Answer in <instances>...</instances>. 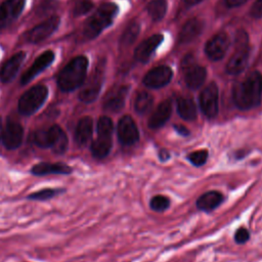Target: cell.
<instances>
[{
    "instance_id": "cell-1",
    "label": "cell",
    "mask_w": 262,
    "mask_h": 262,
    "mask_svg": "<svg viewBox=\"0 0 262 262\" xmlns=\"http://www.w3.org/2000/svg\"><path fill=\"white\" fill-rule=\"evenodd\" d=\"M262 77L259 72H252L233 88V100L241 110H249L260 103Z\"/></svg>"
},
{
    "instance_id": "cell-2",
    "label": "cell",
    "mask_w": 262,
    "mask_h": 262,
    "mask_svg": "<svg viewBox=\"0 0 262 262\" xmlns=\"http://www.w3.org/2000/svg\"><path fill=\"white\" fill-rule=\"evenodd\" d=\"M88 60L85 56H77L72 59L59 73L57 85L62 91H72L84 83Z\"/></svg>"
},
{
    "instance_id": "cell-3",
    "label": "cell",
    "mask_w": 262,
    "mask_h": 262,
    "mask_svg": "<svg viewBox=\"0 0 262 262\" xmlns=\"http://www.w3.org/2000/svg\"><path fill=\"white\" fill-rule=\"evenodd\" d=\"M118 6L115 3L107 2L99 6V8L87 19L83 28V35L86 39H93L97 37L102 30L108 27L116 14L118 13Z\"/></svg>"
},
{
    "instance_id": "cell-4",
    "label": "cell",
    "mask_w": 262,
    "mask_h": 262,
    "mask_svg": "<svg viewBox=\"0 0 262 262\" xmlns=\"http://www.w3.org/2000/svg\"><path fill=\"white\" fill-rule=\"evenodd\" d=\"M33 143L39 147H50L56 154H63L68 148V136L58 126L40 129L32 134Z\"/></svg>"
},
{
    "instance_id": "cell-5",
    "label": "cell",
    "mask_w": 262,
    "mask_h": 262,
    "mask_svg": "<svg viewBox=\"0 0 262 262\" xmlns=\"http://www.w3.org/2000/svg\"><path fill=\"white\" fill-rule=\"evenodd\" d=\"M97 137L91 144V154L96 159L105 158L112 148V135L114 131L113 121L106 117L102 116L97 122Z\"/></svg>"
},
{
    "instance_id": "cell-6",
    "label": "cell",
    "mask_w": 262,
    "mask_h": 262,
    "mask_svg": "<svg viewBox=\"0 0 262 262\" xmlns=\"http://www.w3.org/2000/svg\"><path fill=\"white\" fill-rule=\"evenodd\" d=\"M48 90L43 85H37L25 92L18 100V112L21 115H33L45 101Z\"/></svg>"
},
{
    "instance_id": "cell-7",
    "label": "cell",
    "mask_w": 262,
    "mask_h": 262,
    "mask_svg": "<svg viewBox=\"0 0 262 262\" xmlns=\"http://www.w3.org/2000/svg\"><path fill=\"white\" fill-rule=\"evenodd\" d=\"M102 73V67L101 64H98V67L95 69L92 75L84 83L79 93V98L81 101L85 103H90L96 99L101 88Z\"/></svg>"
},
{
    "instance_id": "cell-8",
    "label": "cell",
    "mask_w": 262,
    "mask_h": 262,
    "mask_svg": "<svg viewBox=\"0 0 262 262\" xmlns=\"http://www.w3.org/2000/svg\"><path fill=\"white\" fill-rule=\"evenodd\" d=\"M59 25V17L58 16H51L44 20L43 23L39 24L38 26L34 27L32 30L28 31L25 35V39L27 42L30 43H39L47 39L52 33L57 29Z\"/></svg>"
},
{
    "instance_id": "cell-9",
    "label": "cell",
    "mask_w": 262,
    "mask_h": 262,
    "mask_svg": "<svg viewBox=\"0 0 262 262\" xmlns=\"http://www.w3.org/2000/svg\"><path fill=\"white\" fill-rule=\"evenodd\" d=\"M200 106L208 118H214L218 114V87L215 83H210L201 92Z\"/></svg>"
},
{
    "instance_id": "cell-10",
    "label": "cell",
    "mask_w": 262,
    "mask_h": 262,
    "mask_svg": "<svg viewBox=\"0 0 262 262\" xmlns=\"http://www.w3.org/2000/svg\"><path fill=\"white\" fill-rule=\"evenodd\" d=\"M118 138L124 145H132L139 139L138 128L130 116H123L118 123Z\"/></svg>"
},
{
    "instance_id": "cell-11",
    "label": "cell",
    "mask_w": 262,
    "mask_h": 262,
    "mask_svg": "<svg viewBox=\"0 0 262 262\" xmlns=\"http://www.w3.org/2000/svg\"><path fill=\"white\" fill-rule=\"evenodd\" d=\"M229 46V38L226 33H218L214 35L206 44V53L213 60L221 59Z\"/></svg>"
},
{
    "instance_id": "cell-12",
    "label": "cell",
    "mask_w": 262,
    "mask_h": 262,
    "mask_svg": "<svg viewBox=\"0 0 262 262\" xmlns=\"http://www.w3.org/2000/svg\"><path fill=\"white\" fill-rule=\"evenodd\" d=\"M24 138V129L18 122L8 121L2 133V142L7 149H15L20 146Z\"/></svg>"
},
{
    "instance_id": "cell-13",
    "label": "cell",
    "mask_w": 262,
    "mask_h": 262,
    "mask_svg": "<svg viewBox=\"0 0 262 262\" xmlns=\"http://www.w3.org/2000/svg\"><path fill=\"white\" fill-rule=\"evenodd\" d=\"M25 5V0H5L0 5V29L7 27L17 18Z\"/></svg>"
},
{
    "instance_id": "cell-14",
    "label": "cell",
    "mask_w": 262,
    "mask_h": 262,
    "mask_svg": "<svg viewBox=\"0 0 262 262\" xmlns=\"http://www.w3.org/2000/svg\"><path fill=\"white\" fill-rule=\"evenodd\" d=\"M172 78V70L167 66H160L150 70L143 78V83L149 88H161Z\"/></svg>"
},
{
    "instance_id": "cell-15",
    "label": "cell",
    "mask_w": 262,
    "mask_h": 262,
    "mask_svg": "<svg viewBox=\"0 0 262 262\" xmlns=\"http://www.w3.org/2000/svg\"><path fill=\"white\" fill-rule=\"evenodd\" d=\"M128 93L127 86H117L112 88L103 99V108L108 112H119L125 103V98Z\"/></svg>"
},
{
    "instance_id": "cell-16",
    "label": "cell",
    "mask_w": 262,
    "mask_h": 262,
    "mask_svg": "<svg viewBox=\"0 0 262 262\" xmlns=\"http://www.w3.org/2000/svg\"><path fill=\"white\" fill-rule=\"evenodd\" d=\"M54 59V53L51 50L44 51L41 55H39L36 60L33 62L31 68L23 75L21 84L29 83L33 78H35L40 72L45 70Z\"/></svg>"
},
{
    "instance_id": "cell-17",
    "label": "cell",
    "mask_w": 262,
    "mask_h": 262,
    "mask_svg": "<svg viewBox=\"0 0 262 262\" xmlns=\"http://www.w3.org/2000/svg\"><path fill=\"white\" fill-rule=\"evenodd\" d=\"M73 169L63 163H47L41 162L34 165L31 169V173L36 176H44L47 174H61L68 175L72 173Z\"/></svg>"
},
{
    "instance_id": "cell-18",
    "label": "cell",
    "mask_w": 262,
    "mask_h": 262,
    "mask_svg": "<svg viewBox=\"0 0 262 262\" xmlns=\"http://www.w3.org/2000/svg\"><path fill=\"white\" fill-rule=\"evenodd\" d=\"M163 35L155 34L141 42L134 51V57L139 61H145L155 49L162 43Z\"/></svg>"
},
{
    "instance_id": "cell-19",
    "label": "cell",
    "mask_w": 262,
    "mask_h": 262,
    "mask_svg": "<svg viewBox=\"0 0 262 262\" xmlns=\"http://www.w3.org/2000/svg\"><path fill=\"white\" fill-rule=\"evenodd\" d=\"M235 51L230 57L226 66V72L231 75H236L244 71L247 66L248 55H249V46L245 47H234Z\"/></svg>"
},
{
    "instance_id": "cell-20",
    "label": "cell",
    "mask_w": 262,
    "mask_h": 262,
    "mask_svg": "<svg viewBox=\"0 0 262 262\" xmlns=\"http://www.w3.org/2000/svg\"><path fill=\"white\" fill-rule=\"evenodd\" d=\"M172 113V102L171 100H164L161 102L155 112L151 114L148 120V127L150 129H158L162 127L170 118Z\"/></svg>"
},
{
    "instance_id": "cell-21",
    "label": "cell",
    "mask_w": 262,
    "mask_h": 262,
    "mask_svg": "<svg viewBox=\"0 0 262 262\" xmlns=\"http://www.w3.org/2000/svg\"><path fill=\"white\" fill-rule=\"evenodd\" d=\"M25 52L20 51L15 53L14 55H12L1 68L0 70V79L2 82L6 83L9 82L10 80L13 79V77L15 76V74L17 73L21 62L25 59Z\"/></svg>"
},
{
    "instance_id": "cell-22",
    "label": "cell",
    "mask_w": 262,
    "mask_h": 262,
    "mask_svg": "<svg viewBox=\"0 0 262 262\" xmlns=\"http://www.w3.org/2000/svg\"><path fill=\"white\" fill-rule=\"evenodd\" d=\"M93 132V121L90 117H83L80 119L76 131L75 139L79 145H86L91 139Z\"/></svg>"
},
{
    "instance_id": "cell-23",
    "label": "cell",
    "mask_w": 262,
    "mask_h": 262,
    "mask_svg": "<svg viewBox=\"0 0 262 262\" xmlns=\"http://www.w3.org/2000/svg\"><path fill=\"white\" fill-rule=\"evenodd\" d=\"M203 29V23L198 18H191L186 21L180 30L178 40L180 43H187L196 38Z\"/></svg>"
},
{
    "instance_id": "cell-24",
    "label": "cell",
    "mask_w": 262,
    "mask_h": 262,
    "mask_svg": "<svg viewBox=\"0 0 262 262\" xmlns=\"http://www.w3.org/2000/svg\"><path fill=\"white\" fill-rule=\"evenodd\" d=\"M185 83L190 89H198L206 79V69L202 66L193 64L185 70Z\"/></svg>"
},
{
    "instance_id": "cell-25",
    "label": "cell",
    "mask_w": 262,
    "mask_h": 262,
    "mask_svg": "<svg viewBox=\"0 0 262 262\" xmlns=\"http://www.w3.org/2000/svg\"><path fill=\"white\" fill-rule=\"evenodd\" d=\"M223 201V195L216 190L207 191L196 201V207L202 211H212L218 207Z\"/></svg>"
},
{
    "instance_id": "cell-26",
    "label": "cell",
    "mask_w": 262,
    "mask_h": 262,
    "mask_svg": "<svg viewBox=\"0 0 262 262\" xmlns=\"http://www.w3.org/2000/svg\"><path fill=\"white\" fill-rule=\"evenodd\" d=\"M177 112L179 116L186 121H191L196 118L195 104L191 99L186 97H180L177 100Z\"/></svg>"
},
{
    "instance_id": "cell-27",
    "label": "cell",
    "mask_w": 262,
    "mask_h": 262,
    "mask_svg": "<svg viewBox=\"0 0 262 262\" xmlns=\"http://www.w3.org/2000/svg\"><path fill=\"white\" fill-rule=\"evenodd\" d=\"M147 12L150 18L155 21L161 20L167 10V3L166 0H152L151 2L148 3L147 7Z\"/></svg>"
},
{
    "instance_id": "cell-28",
    "label": "cell",
    "mask_w": 262,
    "mask_h": 262,
    "mask_svg": "<svg viewBox=\"0 0 262 262\" xmlns=\"http://www.w3.org/2000/svg\"><path fill=\"white\" fill-rule=\"evenodd\" d=\"M152 101H154L152 96L149 93L145 91L139 92L135 99L134 108L138 114H145L150 110L152 105Z\"/></svg>"
},
{
    "instance_id": "cell-29",
    "label": "cell",
    "mask_w": 262,
    "mask_h": 262,
    "mask_svg": "<svg viewBox=\"0 0 262 262\" xmlns=\"http://www.w3.org/2000/svg\"><path fill=\"white\" fill-rule=\"evenodd\" d=\"M139 24L136 23V21H133L131 24H129V26L125 29L124 33L122 34V37H121V45L123 47H127V46H130L134 41L135 39L137 38L138 34H139Z\"/></svg>"
},
{
    "instance_id": "cell-30",
    "label": "cell",
    "mask_w": 262,
    "mask_h": 262,
    "mask_svg": "<svg viewBox=\"0 0 262 262\" xmlns=\"http://www.w3.org/2000/svg\"><path fill=\"white\" fill-rule=\"evenodd\" d=\"M60 191H63V190L58 188H43L31 193L28 198L34 201H47L52 199L56 194L60 193Z\"/></svg>"
},
{
    "instance_id": "cell-31",
    "label": "cell",
    "mask_w": 262,
    "mask_h": 262,
    "mask_svg": "<svg viewBox=\"0 0 262 262\" xmlns=\"http://www.w3.org/2000/svg\"><path fill=\"white\" fill-rule=\"evenodd\" d=\"M170 205V200L165 195H156L150 200V208L154 211L162 212L166 210Z\"/></svg>"
},
{
    "instance_id": "cell-32",
    "label": "cell",
    "mask_w": 262,
    "mask_h": 262,
    "mask_svg": "<svg viewBox=\"0 0 262 262\" xmlns=\"http://www.w3.org/2000/svg\"><path fill=\"white\" fill-rule=\"evenodd\" d=\"M57 5H58L57 0H42L38 5L36 12L38 15H45L53 11Z\"/></svg>"
},
{
    "instance_id": "cell-33",
    "label": "cell",
    "mask_w": 262,
    "mask_h": 262,
    "mask_svg": "<svg viewBox=\"0 0 262 262\" xmlns=\"http://www.w3.org/2000/svg\"><path fill=\"white\" fill-rule=\"evenodd\" d=\"M188 160L191 164H193L194 166H202L204 165L206 162H207V159H208V152L207 150L205 149H202V150H195L191 154L188 155Z\"/></svg>"
},
{
    "instance_id": "cell-34",
    "label": "cell",
    "mask_w": 262,
    "mask_h": 262,
    "mask_svg": "<svg viewBox=\"0 0 262 262\" xmlns=\"http://www.w3.org/2000/svg\"><path fill=\"white\" fill-rule=\"evenodd\" d=\"M92 7H93V3L91 0H80L76 3L74 7V14L76 16L85 14L88 11H90Z\"/></svg>"
},
{
    "instance_id": "cell-35",
    "label": "cell",
    "mask_w": 262,
    "mask_h": 262,
    "mask_svg": "<svg viewBox=\"0 0 262 262\" xmlns=\"http://www.w3.org/2000/svg\"><path fill=\"white\" fill-rule=\"evenodd\" d=\"M249 46V37L244 30H238L234 38V47Z\"/></svg>"
},
{
    "instance_id": "cell-36",
    "label": "cell",
    "mask_w": 262,
    "mask_h": 262,
    "mask_svg": "<svg viewBox=\"0 0 262 262\" xmlns=\"http://www.w3.org/2000/svg\"><path fill=\"white\" fill-rule=\"evenodd\" d=\"M250 237V233L249 231L244 228V227H241L238 228L236 231H235V234H234V239L237 244H244L246 243Z\"/></svg>"
},
{
    "instance_id": "cell-37",
    "label": "cell",
    "mask_w": 262,
    "mask_h": 262,
    "mask_svg": "<svg viewBox=\"0 0 262 262\" xmlns=\"http://www.w3.org/2000/svg\"><path fill=\"white\" fill-rule=\"evenodd\" d=\"M251 14L254 17H262V0H257L252 8H251Z\"/></svg>"
},
{
    "instance_id": "cell-38",
    "label": "cell",
    "mask_w": 262,
    "mask_h": 262,
    "mask_svg": "<svg viewBox=\"0 0 262 262\" xmlns=\"http://www.w3.org/2000/svg\"><path fill=\"white\" fill-rule=\"evenodd\" d=\"M225 1L227 6L229 7H237L247 2V0H225Z\"/></svg>"
},
{
    "instance_id": "cell-39",
    "label": "cell",
    "mask_w": 262,
    "mask_h": 262,
    "mask_svg": "<svg viewBox=\"0 0 262 262\" xmlns=\"http://www.w3.org/2000/svg\"><path fill=\"white\" fill-rule=\"evenodd\" d=\"M174 127H175V130H176L180 135H182V136H187V135L189 134L188 129L185 128V127L182 126V125H176V126H174Z\"/></svg>"
},
{
    "instance_id": "cell-40",
    "label": "cell",
    "mask_w": 262,
    "mask_h": 262,
    "mask_svg": "<svg viewBox=\"0 0 262 262\" xmlns=\"http://www.w3.org/2000/svg\"><path fill=\"white\" fill-rule=\"evenodd\" d=\"M159 157H160V159L162 161H165V160H167L169 158V152L167 150H162V151H160Z\"/></svg>"
},
{
    "instance_id": "cell-41",
    "label": "cell",
    "mask_w": 262,
    "mask_h": 262,
    "mask_svg": "<svg viewBox=\"0 0 262 262\" xmlns=\"http://www.w3.org/2000/svg\"><path fill=\"white\" fill-rule=\"evenodd\" d=\"M202 1L203 0H184V2L187 3L188 5H195V4H198V3L202 2Z\"/></svg>"
},
{
    "instance_id": "cell-42",
    "label": "cell",
    "mask_w": 262,
    "mask_h": 262,
    "mask_svg": "<svg viewBox=\"0 0 262 262\" xmlns=\"http://www.w3.org/2000/svg\"><path fill=\"white\" fill-rule=\"evenodd\" d=\"M2 133H3V126H2V120L0 118V140L2 139Z\"/></svg>"
}]
</instances>
